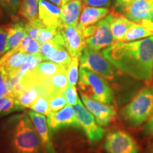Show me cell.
Here are the masks:
<instances>
[{"instance_id":"b9f144b4","label":"cell","mask_w":153,"mask_h":153,"mask_svg":"<svg viewBox=\"0 0 153 153\" xmlns=\"http://www.w3.org/2000/svg\"><path fill=\"white\" fill-rule=\"evenodd\" d=\"M71 1V0H62V4H63L68 2V1Z\"/></svg>"},{"instance_id":"4dcf8cb0","label":"cell","mask_w":153,"mask_h":153,"mask_svg":"<svg viewBox=\"0 0 153 153\" xmlns=\"http://www.w3.org/2000/svg\"><path fill=\"white\" fill-rule=\"evenodd\" d=\"M43 23L39 19L37 18L34 19L33 21L28 22L26 24V34L33 38V39H37V35L38 33V30H40L42 26H43ZM37 41V40H36Z\"/></svg>"},{"instance_id":"ab89813d","label":"cell","mask_w":153,"mask_h":153,"mask_svg":"<svg viewBox=\"0 0 153 153\" xmlns=\"http://www.w3.org/2000/svg\"><path fill=\"white\" fill-rule=\"evenodd\" d=\"M150 21L153 22V2H152V8H151V14H150Z\"/></svg>"},{"instance_id":"ac0fdd59","label":"cell","mask_w":153,"mask_h":153,"mask_svg":"<svg viewBox=\"0 0 153 153\" xmlns=\"http://www.w3.org/2000/svg\"><path fill=\"white\" fill-rule=\"evenodd\" d=\"M4 56L5 58L1 65V68L11 78L18 72L21 66L27 58L28 54L18 48H15L7 51Z\"/></svg>"},{"instance_id":"9c48e42d","label":"cell","mask_w":153,"mask_h":153,"mask_svg":"<svg viewBox=\"0 0 153 153\" xmlns=\"http://www.w3.org/2000/svg\"><path fill=\"white\" fill-rule=\"evenodd\" d=\"M64 41V46L72 57L79 59L87 44L82 30L77 27L65 26L62 24L59 27Z\"/></svg>"},{"instance_id":"ba28073f","label":"cell","mask_w":153,"mask_h":153,"mask_svg":"<svg viewBox=\"0 0 153 153\" xmlns=\"http://www.w3.org/2000/svg\"><path fill=\"white\" fill-rule=\"evenodd\" d=\"M107 153H138L136 141L129 133L123 131H112L107 134L104 143Z\"/></svg>"},{"instance_id":"1f68e13d","label":"cell","mask_w":153,"mask_h":153,"mask_svg":"<svg viewBox=\"0 0 153 153\" xmlns=\"http://www.w3.org/2000/svg\"><path fill=\"white\" fill-rule=\"evenodd\" d=\"M64 94L66 97L67 102H68V105L74 106V105H75L78 102L79 97H78L77 93H76L75 87L68 85Z\"/></svg>"},{"instance_id":"74e56055","label":"cell","mask_w":153,"mask_h":153,"mask_svg":"<svg viewBox=\"0 0 153 153\" xmlns=\"http://www.w3.org/2000/svg\"><path fill=\"white\" fill-rule=\"evenodd\" d=\"M49 1L55 4L58 7H62V0H49Z\"/></svg>"},{"instance_id":"d6a6232c","label":"cell","mask_w":153,"mask_h":153,"mask_svg":"<svg viewBox=\"0 0 153 153\" xmlns=\"http://www.w3.org/2000/svg\"><path fill=\"white\" fill-rule=\"evenodd\" d=\"M7 36H8L7 28L0 26V56L7 52Z\"/></svg>"},{"instance_id":"9a60e30c","label":"cell","mask_w":153,"mask_h":153,"mask_svg":"<svg viewBox=\"0 0 153 153\" xmlns=\"http://www.w3.org/2000/svg\"><path fill=\"white\" fill-rule=\"evenodd\" d=\"M83 0H71L61 7V22L65 26L77 27L84 7Z\"/></svg>"},{"instance_id":"3957f363","label":"cell","mask_w":153,"mask_h":153,"mask_svg":"<svg viewBox=\"0 0 153 153\" xmlns=\"http://www.w3.org/2000/svg\"><path fill=\"white\" fill-rule=\"evenodd\" d=\"M153 114V87L142 88L133 99L121 110L126 122L133 127H138L151 117Z\"/></svg>"},{"instance_id":"d6986e66","label":"cell","mask_w":153,"mask_h":153,"mask_svg":"<svg viewBox=\"0 0 153 153\" xmlns=\"http://www.w3.org/2000/svg\"><path fill=\"white\" fill-rule=\"evenodd\" d=\"M7 28V51L17 48L21 42L26 36V24L21 21H16Z\"/></svg>"},{"instance_id":"60d3db41","label":"cell","mask_w":153,"mask_h":153,"mask_svg":"<svg viewBox=\"0 0 153 153\" xmlns=\"http://www.w3.org/2000/svg\"><path fill=\"white\" fill-rule=\"evenodd\" d=\"M7 97H5V96H1V95H0V104H1V102H2V101L4 100L5 99V98Z\"/></svg>"},{"instance_id":"5bb4252c","label":"cell","mask_w":153,"mask_h":153,"mask_svg":"<svg viewBox=\"0 0 153 153\" xmlns=\"http://www.w3.org/2000/svg\"><path fill=\"white\" fill-rule=\"evenodd\" d=\"M61 9L51 1L39 0L38 19L43 24L51 27H60L61 22Z\"/></svg>"},{"instance_id":"4fadbf2b","label":"cell","mask_w":153,"mask_h":153,"mask_svg":"<svg viewBox=\"0 0 153 153\" xmlns=\"http://www.w3.org/2000/svg\"><path fill=\"white\" fill-rule=\"evenodd\" d=\"M28 114L36 131L41 137L45 152L56 153L50 136V130H48V125L45 115L38 114L33 111H29Z\"/></svg>"},{"instance_id":"8992f818","label":"cell","mask_w":153,"mask_h":153,"mask_svg":"<svg viewBox=\"0 0 153 153\" xmlns=\"http://www.w3.org/2000/svg\"><path fill=\"white\" fill-rule=\"evenodd\" d=\"M80 67L85 68L102 76L106 79L116 77V67L99 51H92L86 47L79 57Z\"/></svg>"},{"instance_id":"ffe728a7","label":"cell","mask_w":153,"mask_h":153,"mask_svg":"<svg viewBox=\"0 0 153 153\" xmlns=\"http://www.w3.org/2000/svg\"><path fill=\"white\" fill-rule=\"evenodd\" d=\"M41 95L40 91L33 86H23L22 90L15 97L17 102L24 109L30 108Z\"/></svg>"},{"instance_id":"6da1fadb","label":"cell","mask_w":153,"mask_h":153,"mask_svg":"<svg viewBox=\"0 0 153 153\" xmlns=\"http://www.w3.org/2000/svg\"><path fill=\"white\" fill-rule=\"evenodd\" d=\"M102 55L118 70L139 81L153 77V36L131 42H115Z\"/></svg>"},{"instance_id":"d4e9b609","label":"cell","mask_w":153,"mask_h":153,"mask_svg":"<svg viewBox=\"0 0 153 153\" xmlns=\"http://www.w3.org/2000/svg\"><path fill=\"white\" fill-rule=\"evenodd\" d=\"M42 60H43L40 53L39 54H28L27 58L24 64L21 66L18 72L24 76L28 72L33 70L40 62H42Z\"/></svg>"},{"instance_id":"603a6c76","label":"cell","mask_w":153,"mask_h":153,"mask_svg":"<svg viewBox=\"0 0 153 153\" xmlns=\"http://www.w3.org/2000/svg\"><path fill=\"white\" fill-rule=\"evenodd\" d=\"M72 60V57L65 46L61 47L50 59V61L56 63L65 71H68Z\"/></svg>"},{"instance_id":"5b68a950","label":"cell","mask_w":153,"mask_h":153,"mask_svg":"<svg viewBox=\"0 0 153 153\" xmlns=\"http://www.w3.org/2000/svg\"><path fill=\"white\" fill-rule=\"evenodd\" d=\"M110 21L111 13L99 22L82 30L88 48L99 51L115 43L110 27Z\"/></svg>"},{"instance_id":"e0dca14e","label":"cell","mask_w":153,"mask_h":153,"mask_svg":"<svg viewBox=\"0 0 153 153\" xmlns=\"http://www.w3.org/2000/svg\"><path fill=\"white\" fill-rule=\"evenodd\" d=\"M110 27L115 42L122 41L128 30L135 22L129 20L120 12H116L113 9L111 11Z\"/></svg>"},{"instance_id":"f35d334b","label":"cell","mask_w":153,"mask_h":153,"mask_svg":"<svg viewBox=\"0 0 153 153\" xmlns=\"http://www.w3.org/2000/svg\"><path fill=\"white\" fill-rule=\"evenodd\" d=\"M148 153H153V142H152L148 147Z\"/></svg>"},{"instance_id":"7402d4cb","label":"cell","mask_w":153,"mask_h":153,"mask_svg":"<svg viewBox=\"0 0 153 153\" xmlns=\"http://www.w3.org/2000/svg\"><path fill=\"white\" fill-rule=\"evenodd\" d=\"M153 36V33L141 24L135 23L126 32L122 42L138 41Z\"/></svg>"},{"instance_id":"484cf974","label":"cell","mask_w":153,"mask_h":153,"mask_svg":"<svg viewBox=\"0 0 153 153\" xmlns=\"http://www.w3.org/2000/svg\"><path fill=\"white\" fill-rule=\"evenodd\" d=\"M30 108L33 111L48 116L51 114L48 97L43 95H40L35 102L30 107Z\"/></svg>"},{"instance_id":"7c38bea8","label":"cell","mask_w":153,"mask_h":153,"mask_svg":"<svg viewBox=\"0 0 153 153\" xmlns=\"http://www.w3.org/2000/svg\"><path fill=\"white\" fill-rule=\"evenodd\" d=\"M153 0H134L122 11L132 22L140 24L144 20H150Z\"/></svg>"},{"instance_id":"7bdbcfd3","label":"cell","mask_w":153,"mask_h":153,"mask_svg":"<svg viewBox=\"0 0 153 153\" xmlns=\"http://www.w3.org/2000/svg\"><path fill=\"white\" fill-rule=\"evenodd\" d=\"M1 108H2V104H1V103L0 104V112H1Z\"/></svg>"},{"instance_id":"4316f807","label":"cell","mask_w":153,"mask_h":153,"mask_svg":"<svg viewBox=\"0 0 153 153\" xmlns=\"http://www.w3.org/2000/svg\"><path fill=\"white\" fill-rule=\"evenodd\" d=\"M58 32L59 27H51V26H47L45 25H43L38 30L36 40L41 43L51 41V40L54 39Z\"/></svg>"},{"instance_id":"277c9868","label":"cell","mask_w":153,"mask_h":153,"mask_svg":"<svg viewBox=\"0 0 153 153\" xmlns=\"http://www.w3.org/2000/svg\"><path fill=\"white\" fill-rule=\"evenodd\" d=\"M78 87L82 94L105 104L114 101L112 89L104 77L89 69L80 67Z\"/></svg>"},{"instance_id":"2e32d148","label":"cell","mask_w":153,"mask_h":153,"mask_svg":"<svg viewBox=\"0 0 153 153\" xmlns=\"http://www.w3.org/2000/svg\"><path fill=\"white\" fill-rule=\"evenodd\" d=\"M110 11L107 7H96L84 4L78 28L82 30L87 26L95 24L105 18Z\"/></svg>"},{"instance_id":"8fae6325","label":"cell","mask_w":153,"mask_h":153,"mask_svg":"<svg viewBox=\"0 0 153 153\" xmlns=\"http://www.w3.org/2000/svg\"><path fill=\"white\" fill-rule=\"evenodd\" d=\"M81 98L86 108L94 115L101 126H107L116 116V112L112 106L105 104L82 94Z\"/></svg>"},{"instance_id":"30bf717a","label":"cell","mask_w":153,"mask_h":153,"mask_svg":"<svg viewBox=\"0 0 153 153\" xmlns=\"http://www.w3.org/2000/svg\"><path fill=\"white\" fill-rule=\"evenodd\" d=\"M47 121L50 131L52 133L65 127L81 128L74 108L70 105H67L57 111L51 112L48 116Z\"/></svg>"},{"instance_id":"e575fe53","label":"cell","mask_w":153,"mask_h":153,"mask_svg":"<svg viewBox=\"0 0 153 153\" xmlns=\"http://www.w3.org/2000/svg\"><path fill=\"white\" fill-rule=\"evenodd\" d=\"M85 5L96 7H108L111 5V0H83Z\"/></svg>"},{"instance_id":"83f0119b","label":"cell","mask_w":153,"mask_h":153,"mask_svg":"<svg viewBox=\"0 0 153 153\" xmlns=\"http://www.w3.org/2000/svg\"><path fill=\"white\" fill-rule=\"evenodd\" d=\"M68 102L65 94H57L49 99V108L51 112H55L67 106Z\"/></svg>"},{"instance_id":"7a4b0ae2","label":"cell","mask_w":153,"mask_h":153,"mask_svg":"<svg viewBox=\"0 0 153 153\" xmlns=\"http://www.w3.org/2000/svg\"><path fill=\"white\" fill-rule=\"evenodd\" d=\"M2 133L8 153H45L41 137L26 113L6 120Z\"/></svg>"},{"instance_id":"cb8c5ba5","label":"cell","mask_w":153,"mask_h":153,"mask_svg":"<svg viewBox=\"0 0 153 153\" xmlns=\"http://www.w3.org/2000/svg\"><path fill=\"white\" fill-rule=\"evenodd\" d=\"M41 44L40 42L26 34L17 48L27 54H39Z\"/></svg>"},{"instance_id":"8d00e7d4","label":"cell","mask_w":153,"mask_h":153,"mask_svg":"<svg viewBox=\"0 0 153 153\" xmlns=\"http://www.w3.org/2000/svg\"><path fill=\"white\" fill-rule=\"evenodd\" d=\"M8 78H10L8 75V74H7V72L4 71V70L1 67V68H0V85H1V84H2L6 79H8Z\"/></svg>"},{"instance_id":"f1b7e54d","label":"cell","mask_w":153,"mask_h":153,"mask_svg":"<svg viewBox=\"0 0 153 153\" xmlns=\"http://www.w3.org/2000/svg\"><path fill=\"white\" fill-rule=\"evenodd\" d=\"M22 0H0V4L9 16H16L20 7Z\"/></svg>"},{"instance_id":"52a82bcc","label":"cell","mask_w":153,"mask_h":153,"mask_svg":"<svg viewBox=\"0 0 153 153\" xmlns=\"http://www.w3.org/2000/svg\"><path fill=\"white\" fill-rule=\"evenodd\" d=\"M76 119L91 143L101 140L104 135V129L98 123L94 115L82 104L79 99L78 102L74 105Z\"/></svg>"},{"instance_id":"f546056e","label":"cell","mask_w":153,"mask_h":153,"mask_svg":"<svg viewBox=\"0 0 153 153\" xmlns=\"http://www.w3.org/2000/svg\"><path fill=\"white\" fill-rule=\"evenodd\" d=\"M79 58L72 57V60L69 67L67 74L69 85L75 87L78 79V65H79Z\"/></svg>"},{"instance_id":"d590c367","label":"cell","mask_w":153,"mask_h":153,"mask_svg":"<svg viewBox=\"0 0 153 153\" xmlns=\"http://www.w3.org/2000/svg\"><path fill=\"white\" fill-rule=\"evenodd\" d=\"M143 131L146 135H153V114L144 125Z\"/></svg>"},{"instance_id":"44dd1931","label":"cell","mask_w":153,"mask_h":153,"mask_svg":"<svg viewBox=\"0 0 153 153\" xmlns=\"http://www.w3.org/2000/svg\"><path fill=\"white\" fill-rule=\"evenodd\" d=\"M39 0H22L18 15L28 22L37 19Z\"/></svg>"},{"instance_id":"836d02e7","label":"cell","mask_w":153,"mask_h":153,"mask_svg":"<svg viewBox=\"0 0 153 153\" xmlns=\"http://www.w3.org/2000/svg\"><path fill=\"white\" fill-rule=\"evenodd\" d=\"M134 0H113V10L116 12L121 13L126 7L133 2Z\"/></svg>"}]
</instances>
